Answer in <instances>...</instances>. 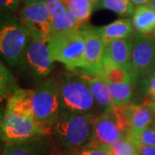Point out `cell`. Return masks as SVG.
<instances>
[{
	"mask_svg": "<svg viewBox=\"0 0 155 155\" xmlns=\"http://www.w3.org/2000/svg\"><path fill=\"white\" fill-rule=\"evenodd\" d=\"M148 6H150L152 9H153L155 11V0H151V2L149 3Z\"/></svg>",
	"mask_w": 155,
	"mask_h": 155,
	"instance_id": "34",
	"label": "cell"
},
{
	"mask_svg": "<svg viewBox=\"0 0 155 155\" xmlns=\"http://www.w3.org/2000/svg\"><path fill=\"white\" fill-rule=\"evenodd\" d=\"M30 35L20 19L8 13L0 14V58L16 68Z\"/></svg>",
	"mask_w": 155,
	"mask_h": 155,
	"instance_id": "4",
	"label": "cell"
},
{
	"mask_svg": "<svg viewBox=\"0 0 155 155\" xmlns=\"http://www.w3.org/2000/svg\"><path fill=\"white\" fill-rule=\"evenodd\" d=\"M96 30L105 42L117 39L132 38L134 35L133 23L128 18L116 20L108 25L96 28Z\"/></svg>",
	"mask_w": 155,
	"mask_h": 155,
	"instance_id": "15",
	"label": "cell"
},
{
	"mask_svg": "<svg viewBox=\"0 0 155 155\" xmlns=\"http://www.w3.org/2000/svg\"><path fill=\"white\" fill-rule=\"evenodd\" d=\"M95 114L60 115L52 127L57 143L67 150L82 149L90 143Z\"/></svg>",
	"mask_w": 155,
	"mask_h": 155,
	"instance_id": "1",
	"label": "cell"
},
{
	"mask_svg": "<svg viewBox=\"0 0 155 155\" xmlns=\"http://www.w3.org/2000/svg\"><path fill=\"white\" fill-rule=\"evenodd\" d=\"M31 107L35 119L42 126L52 130L61 113L60 82L48 78L30 89Z\"/></svg>",
	"mask_w": 155,
	"mask_h": 155,
	"instance_id": "6",
	"label": "cell"
},
{
	"mask_svg": "<svg viewBox=\"0 0 155 155\" xmlns=\"http://www.w3.org/2000/svg\"><path fill=\"white\" fill-rule=\"evenodd\" d=\"M135 147L138 155H155V147L138 145Z\"/></svg>",
	"mask_w": 155,
	"mask_h": 155,
	"instance_id": "30",
	"label": "cell"
},
{
	"mask_svg": "<svg viewBox=\"0 0 155 155\" xmlns=\"http://www.w3.org/2000/svg\"><path fill=\"white\" fill-rule=\"evenodd\" d=\"M133 38L117 39L107 41L105 42V53L106 57L114 64L127 69L134 74L131 61Z\"/></svg>",
	"mask_w": 155,
	"mask_h": 155,
	"instance_id": "13",
	"label": "cell"
},
{
	"mask_svg": "<svg viewBox=\"0 0 155 155\" xmlns=\"http://www.w3.org/2000/svg\"><path fill=\"white\" fill-rule=\"evenodd\" d=\"M50 131L52 130L40 124L33 116L9 109L4 113L2 132L5 144L24 142L49 134Z\"/></svg>",
	"mask_w": 155,
	"mask_h": 155,
	"instance_id": "8",
	"label": "cell"
},
{
	"mask_svg": "<svg viewBox=\"0 0 155 155\" xmlns=\"http://www.w3.org/2000/svg\"><path fill=\"white\" fill-rule=\"evenodd\" d=\"M145 104L148 106L155 114V99H149V98H147L145 101Z\"/></svg>",
	"mask_w": 155,
	"mask_h": 155,
	"instance_id": "33",
	"label": "cell"
},
{
	"mask_svg": "<svg viewBox=\"0 0 155 155\" xmlns=\"http://www.w3.org/2000/svg\"><path fill=\"white\" fill-rule=\"evenodd\" d=\"M78 73L88 85L97 105L102 110V112L112 110L113 105L110 91L105 81L97 75H91L80 71Z\"/></svg>",
	"mask_w": 155,
	"mask_h": 155,
	"instance_id": "14",
	"label": "cell"
},
{
	"mask_svg": "<svg viewBox=\"0 0 155 155\" xmlns=\"http://www.w3.org/2000/svg\"><path fill=\"white\" fill-rule=\"evenodd\" d=\"M89 1H90V2H91V3L94 5V6H96V5H97V1H98V0H89Z\"/></svg>",
	"mask_w": 155,
	"mask_h": 155,
	"instance_id": "36",
	"label": "cell"
},
{
	"mask_svg": "<svg viewBox=\"0 0 155 155\" xmlns=\"http://www.w3.org/2000/svg\"><path fill=\"white\" fill-rule=\"evenodd\" d=\"M107 84L110 91L113 110L132 104L131 100L134 95L133 85L134 84L107 83Z\"/></svg>",
	"mask_w": 155,
	"mask_h": 155,
	"instance_id": "19",
	"label": "cell"
},
{
	"mask_svg": "<svg viewBox=\"0 0 155 155\" xmlns=\"http://www.w3.org/2000/svg\"><path fill=\"white\" fill-rule=\"evenodd\" d=\"M134 28L140 35H149L155 30V11L148 5L138 6L133 14Z\"/></svg>",
	"mask_w": 155,
	"mask_h": 155,
	"instance_id": "18",
	"label": "cell"
},
{
	"mask_svg": "<svg viewBox=\"0 0 155 155\" xmlns=\"http://www.w3.org/2000/svg\"><path fill=\"white\" fill-rule=\"evenodd\" d=\"M3 118H4V114L0 110V151L2 150L3 147L5 146V142L3 140V132H2V124H3Z\"/></svg>",
	"mask_w": 155,
	"mask_h": 155,
	"instance_id": "31",
	"label": "cell"
},
{
	"mask_svg": "<svg viewBox=\"0 0 155 155\" xmlns=\"http://www.w3.org/2000/svg\"><path fill=\"white\" fill-rule=\"evenodd\" d=\"M97 9L109 10L122 17H131L134 12V5L130 0H98Z\"/></svg>",
	"mask_w": 155,
	"mask_h": 155,
	"instance_id": "22",
	"label": "cell"
},
{
	"mask_svg": "<svg viewBox=\"0 0 155 155\" xmlns=\"http://www.w3.org/2000/svg\"><path fill=\"white\" fill-rule=\"evenodd\" d=\"M76 155H110L109 146H85Z\"/></svg>",
	"mask_w": 155,
	"mask_h": 155,
	"instance_id": "28",
	"label": "cell"
},
{
	"mask_svg": "<svg viewBox=\"0 0 155 155\" xmlns=\"http://www.w3.org/2000/svg\"><path fill=\"white\" fill-rule=\"evenodd\" d=\"M82 24L68 11L65 15L52 20V34L72 29H78Z\"/></svg>",
	"mask_w": 155,
	"mask_h": 155,
	"instance_id": "24",
	"label": "cell"
},
{
	"mask_svg": "<svg viewBox=\"0 0 155 155\" xmlns=\"http://www.w3.org/2000/svg\"><path fill=\"white\" fill-rule=\"evenodd\" d=\"M48 46L54 61L61 62L70 70L83 67L85 39L81 28L53 33Z\"/></svg>",
	"mask_w": 155,
	"mask_h": 155,
	"instance_id": "5",
	"label": "cell"
},
{
	"mask_svg": "<svg viewBox=\"0 0 155 155\" xmlns=\"http://www.w3.org/2000/svg\"><path fill=\"white\" fill-rule=\"evenodd\" d=\"M81 29L84 35L85 47L84 66L78 71L99 76L106 57L105 41L97 32L96 28L85 27Z\"/></svg>",
	"mask_w": 155,
	"mask_h": 155,
	"instance_id": "11",
	"label": "cell"
},
{
	"mask_svg": "<svg viewBox=\"0 0 155 155\" xmlns=\"http://www.w3.org/2000/svg\"><path fill=\"white\" fill-rule=\"evenodd\" d=\"M153 125L155 126V117H154V120H153Z\"/></svg>",
	"mask_w": 155,
	"mask_h": 155,
	"instance_id": "37",
	"label": "cell"
},
{
	"mask_svg": "<svg viewBox=\"0 0 155 155\" xmlns=\"http://www.w3.org/2000/svg\"><path fill=\"white\" fill-rule=\"evenodd\" d=\"M20 20L32 38L48 41L52 35V19L45 1L27 4L21 11Z\"/></svg>",
	"mask_w": 155,
	"mask_h": 155,
	"instance_id": "9",
	"label": "cell"
},
{
	"mask_svg": "<svg viewBox=\"0 0 155 155\" xmlns=\"http://www.w3.org/2000/svg\"><path fill=\"white\" fill-rule=\"evenodd\" d=\"M48 41L30 36L17 68L18 77L28 84H38L48 78L54 68Z\"/></svg>",
	"mask_w": 155,
	"mask_h": 155,
	"instance_id": "2",
	"label": "cell"
},
{
	"mask_svg": "<svg viewBox=\"0 0 155 155\" xmlns=\"http://www.w3.org/2000/svg\"><path fill=\"white\" fill-rule=\"evenodd\" d=\"M131 3L134 5L141 6V5H148L151 0H130Z\"/></svg>",
	"mask_w": 155,
	"mask_h": 155,
	"instance_id": "32",
	"label": "cell"
},
{
	"mask_svg": "<svg viewBox=\"0 0 155 155\" xmlns=\"http://www.w3.org/2000/svg\"><path fill=\"white\" fill-rule=\"evenodd\" d=\"M19 3L17 0H0V11H16L19 8Z\"/></svg>",
	"mask_w": 155,
	"mask_h": 155,
	"instance_id": "29",
	"label": "cell"
},
{
	"mask_svg": "<svg viewBox=\"0 0 155 155\" xmlns=\"http://www.w3.org/2000/svg\"><path fill=\"white\" fill-rule=\"evenodd\" d=\"M127 108L130 123L129 132H139L153 124L155 114L145 103L143 104H129Z\"/></svg>",
	"mask_w": 155,
	"mask_h": 155,
	"instance_id": "16",
	"label": "cell"
},
{
	"mask_svg": "<svg viewBox=\"0 0 155 155\" xmlns=\"http://www.w3.org/2000/svg\"><path fill=\"white\" fill-rule=\"evenodd\" d=\"M18 2H21V1H26V0H17Z\"/></svg>",
	"mask_w": 155,
	"mask_h": 155,
	"instance_id": "38",
	"label": "cell"
},
{
	"mask_svg": "<svg viewBox=\"0 0 155 155\" xmlns=\"http://www.w3.org/2000/svg\"><path fill=\"white\" fill-rule=\"evenodd\" d=\"M136 88L149 99H155V70L135 81Z\"/></svg>",
	"mask_w": 155,
	"mask_h": 155,
	"instance_id": "25",
	"label": "cell"
},
{
	"mask_svg": "<svg viewBox=\"0 0 155 155\" xmlns=\"http://www.w3.org/2000/svg\"><path fill=\"white\" fill-rule=\"evenodd\" d=\"M127 106L96 115L92 138L87 146H110L126 138L130 129Z\"/></svg>",
	"mask_w": 155,
	"mask_h": 155,
	"instance_id": "7",
	"label": "cell"
},
{
	"mask_svg": "<svg viewBox=\"0 0 155 155\" xmlns=\"http://www.w3.org/2000/svg\"><path fill=\"white\" fill-rule=\"evenodd\" d=\"M45 4L52 20L61 17L68 12L67 6L62 0H46Z\"/></svg>",
	"mask_w": 155,
	"mask_h": 155,
	"instance_id": "27",
	"label": "cell"
},
{
	"mask_svg": "<svg viewBox=\"0 0 155 155\" xmlns=\"http://www.w3.org/2000/svg\"><path fill=\"white\" fill-rule=\"evenodd\" d=\"M43 1H46V0H26L27 4H29V3H38V2H43Z\"/></svg>",
	"mask_w": 155,
	"mask_h": 155,
	"instance_id": "35",
	"label": "cell"
},
{
	"mask_svg": "<svg viewBox=\"0 0 155 155\" xmlns=\"http://www.w3.org/2000/svg\"><path fill=\"white\" fill-rule=\"evenodd\" d=\"M18 89L15 77L0 61V101L9 99Z\"/></svg>",
	"mask_w": 155,
	"mask_h": 155,
	"instance_id": "21",
	"label": "cell"
},
{
	"mask_svg": "<svg viewBox=\"0 0 155 155\" xmlns=\"http://www.w3.org/2000/svg\"><path fill=\"white\" fill-rule=\"evenodd\" d=\"M126 139L130 140L134 146L142 145L155 147V126L152 124L139 132H129Z\"/></svg>",
	"mask_w": 155,
	"mask_h": 155,
	"instance_id": "23",
	"label": "cell"
},
{
	"mask_svg": "<svg viewBox=\"0 0 155 155\" xmlns=\"http://www.w3.org/2000/svg\"><path fill=\"white\" fill-rule=\"evenodd\" d=\"M50 151L49 134H47L24 142L5 144L0 155H49Z\"/></svg>",
	"mask_w": 155,
	"mask_h": 155,
	"instance_id": "12",
	"label": "cell"
},
{
	"mask_svg": "<svg viewBox=\"0 0 155 155\" xmlns=\"http://www.w3.org/2000/svg\"><path fill=\"white\" fill-rule=\"evenodd\" d=\"M154 35H155V30H154Z\"/></svg>",
	"mask_w": 155,
	"mask_h": 155,
	"instance_id": "39",
	"label": "cell"
},
{
	"mask_svg": "<svg viewBox=\"0 0 155 155\" xmlns=\"http://www.w3.org/2000/svg\"><path fill=\"white\" fill-rule=\"evenodd\" d=\"M99 76L107 83L135 84V78L132 72L114 64L107 57Z\"/></svg>",
	"mask_w": 155,
	"mask_h": 155,
	"instance_id": "17",
	"label": "cell"
},
{
	"mask_svg": "<svg viewBox=\"0 0 155 155\" xmlns=\"http://www.w3.org/2000/svg\"><path fill=\"white\" fill-rule=\"evenodd\" d=\"M60 115L94 114L96 102L78 72H67L60 81Z\"/></svg>",
	"mask_w": 155,
	"mask_h": 155,
	"instance_id": "3",
	"label": "cell"
},
{
	"mask_svg": "<svg viewBox=\"0 0 155 155\" xmlns=\"http://www.w3.org/2000/svg\"><path fill=\"white\" fill-rule=\"evenodd\" d=\"M110 155H138L135 146L127 139H122L109 146Z\"/></svg>",
	"mask_w": 155,
	"mask_h": 155,
	"instance_id": "26",
	"label": "cell"
},
{
	"mask_svg": "<svg viewBox=\"0 0 155 155\" xmlns=\"http://www.w3.org/2000/svg\"><path fill=\"white\" fill-rule=\"evenodd\" d=\"M131 61L135 81L155 70L154 40L145 35H136L133 38Z\"/></svg>",
	"mask_w": 155,
	"mask_h": 155,
	"instance_id": "10",
	"label": "cell"
},
{
	"mask_svg": "<svg viewBox=\"0 0 155 155\" xmlns=\"http://www.w3.org/2000/svg\"><path fill=\"white\" fill-rule=\"evenodd\" d=\"M68 11L82 25L87 22L91 16L94 5L89 0H62Z\"/></svg>",
	"mask_w": 155,
	"mask_h": 155,
	"instance_id": "20",
	"label": "cell"
}]
</instances>
